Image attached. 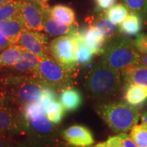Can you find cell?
<instances>
[{"instance_id":"1","label":"cell","mask_w":147,"mask_h":147,"mask_svg":"<svg viewBox=\"0 0 147 147\" xmlns=\"http://www.w3.org/2000/svg\"><path fill=\"white\" fill-rule=\"evenodd\" d=\"M100 63L115 70L122 71L129 67L137 65L140 55L131 38L117 36L110 40L103 53Z\"/></svg>"},{"instance_id":"2","label":"cell","mask_w":147,"mask_h":147,"mask_svg":"<svg viewBox=\"0 0 147 147\" xmlns=\"http://www.w3.org/2000/svg\"><path fill=\"white\" fill-rule=\"evenodd\" d=\"M97 111L107 125L115 133H125L138 122L140 114L136 106L123 102L101 104Z\"/></svg>"},{"instance_id":"3","label":"cell","mask_w":147,"mask_h":147,"mask_svg":"<svg viewBox=\"0 0 147 147\" xmlns=\"http://www.w3.org/2000/svg\"><path fill=\"white\" fill-rule=\"evenodd\" d=\"M121 85V71L99 63L93 66L87 80V89L96 99L113 96Z\"/></svg>"},{"instance_id":"4","label":"cell","mask_w":147,"mask_h":147,"mask_svg":"<svg viewBox=\"0 0 147 147\" xmlns=\"http://www.w3.org/2000/svg\"><path fill=\"white\" fill-rule=\"evenodd\" d=\"M33 75L42 84L55 91L71 87L72 83L73 71L49 55L40 58L39 65Z\"/></svg>"},{"instance_id":"5","label":"cell","mask_w":147,"mask_h":147,"mask_svg":"<svg viewBox=\"0 0 147 147\" xmlns=\"http://www.w3.org/2000/svg\"><path fill=\"white\" fill-rule=\"evenodd\" d=\"M10 87L8 98L15 105L22 106L39 102L44 85L34 76H12L5 80Z\"/></svg>"},{"instance_id":"6","label":"cell","mask_w":147,"mask_h":147,"mask_svg":"<svg viewBox=\"0 0 147 147\" xmlns=\"http://www.w3.org/2000/svg\"><path fill=\"white\" fill-rule=\"evenodd\" d=\"M19 118L22 129L29 137L37 140L46 146H56L61 133L57 127L51 123L47 116L41 115L29 121L24 120L20 116Z\"/></svg>"},{"instance_id":"7","label":"cell","mask_w":147,"mask_h":147,"mask_svg":"<svg viewBox=\"0 0 147 147\" xmlns=\"http://www.w3.org/2000/svg\"><path fill=\"white\" fill-rule=\"evenodd\" d=\"M51 56L59 63L74 71L78 65L76 45L72 34L61 36L55 39L49 47Z\"/></svg>"},{"instance_id":"8","label":"cell","mask_w":147,"mask_h":147,"mask_svg":"<svg viewBox=\"0 0 147 147\" xmlns=\"http://www.w3.org/2000/svg\"><path fill=\"white\" fill-rule=\"evenodd\" d=\"M14 104L5 95L0 97V134L12 135L23 132L19 113L14 108Z\"/></svg>"},{"instance_id":"9","label":"cell","mask_w":147,"mask_h":147,"mask_svg":"<svg viewBox=\"0 0 147 147\" xmlns=\"http://www.w3.org/2000/svg\"><path fill=\"white\" fill-rule=\"evenodd\" d=\"M49 9L47 3H40L34 0L23 1L21 16L27 29L36 32L44 30L45 14Z\"/></svg>"},{"instance_id":"10","label":"cell","mask_w":147,"mask_h":147,"mask_svg":"<svg viewBox=\"0 0 147 147\" xmlns=\"http://www.w3.org/2000/svg\"><path fill=\"white\" fill-rule=\"evenodd\" d=\"M16 45L21 46L25 51L43 57L47 54L48 38L45 34L32 30L24 31L20 36Z\"/></svg>"},{"instance_id":"11","label":"cell","mask_w":147,"mask_h":147,"mask_svg":"<svg viewBox=\"0 0 147 147\" xmlns=\"http://www.w3.org/2000/svg\"><path fill=\"white\" fill-rule=\"evenodd\" d=\"M61 136L67 144L75 147H88L94 143L92 132L82 125H74L61 133Z\"/></svg>"},{"instance_id":"12","label":"cell","mask_w":147,"mask_h":147,"mask_svg":"<svg viewBox=\"0 0 147 147\" xmlns=\"http://www.w3.org/2000/svg\"><path fill=\"white\" fill-rule=\"evenodd\" d=\"M27 27L21 14L10 19L0 22V33L8 38L12 45H16L18 38Z\"/></svg>"},{"instance_id":"13","label":"cell","mask_w":147,"mask_h":147,"mask_svg":"<svg viewBox=\"0 0 147 147\" xmlns=\"http://www.w3.org/2000/svg\"><path fill=\"white\" fill-rule=\"evenodd\" d=\"M85 45L89 48L93 55L103 54L106 40L97 29L93 25H90L87 29L79 31Z\"/></svg>"},{"instance_id":"14","label":"cell","mask_w":147,"mask_h":147,"mask_svg":"<svg viewBox=\"0 0 147 147\" xmlns=\"http://www.w3.org/2000/svg\"><path fill=\"white\" fill-rule=\"evenodd\" d=\"M59 102L64 110L67 112H74L82 105V96L78 89L69 87L61 91Z\"/></svg>"},{"instance_id":"15","label":"cell","mask_w":147,"mask_h":147,"mask_svg":"<svg viewBox=\"0 0 147 147\" xmlns=\"http://www.w3.org/2000/svg\"><path fill=\"white\" fill-rule=\"evenodd\" d=\"M127 84H136L147 87V67L137 65L131 66L121 71Z\"/></svg>"},{"instance_id":"16","label":"cell","mask_w":147,"mask_h":147,"mask_svg":"<svg viewBox=\"0 0 147 147\" xmlns=\"http://www.w3.org/2000/svg\"><path fill=\"white\" fill-rule=\"evenodd\" d=\"M40 62V58L33 53L24 51L16 65L12 67L19 72L29 73L34 74Z\"/></svg>"},{"instance_id":"17","label":"cell","mask_w":147,"mask_h":147,"mask_svg":"<svg viewBox=\"0 0 147 147\" xmlns=\"http://www.w3.org/2000/svg\"><path fill=\"white\" fill-rule=\"evenodd\" d=\"M44 30L47 34L52 36H61L71 34V32L77 30L76 27L73 25L67 26L65 24L60 23L53 19L50 15V9L45 14V22H44Z\"/></svg>"},{"instance_id":"18","label":"cell","mask_w":147,"mask_h":147,"mask_svg":"<svg viewBox=\"0 0 147 147\" xmlns=\"http://www.w3.org/2000/svg\"><path fill=\"white\" fill-rule=\"evenodd\" d=\"M100 34L104 37L106 41H110L118 36V28L117 25L106 17L105 14H101L93 20V25Z\"/></svg>"},{"instance_id":"19","label":"cell","mask_w":147,"mask_h":147,"mask_svg":"<svg viewBox=\"0 0 147 147\" xmlns=\"http://www.w3.org/2000/svg\"><path fill=\"white\" fill-rule=\"evenodd\" d=\"M125 99L127 103L133 106L142 104L147 100V87L136 84H127Z\"/></svg>"},{"instance_id":"20","label":"cell","mask_w":147,"mask_h":147,"mask_svg":"<svg viewBox=\"0 0 147 147\" xmlns=\"http://www.w3.org/2000/svg\"><path fill=\"white\" fill-rule=\"evenodd\" d=\"M76 45V55L78 63L80 65L86 66L91 63L93 53L85 45L80 32L78 30L71 32Z\"/></svg>"},{"instance_id":"21","label":"cell","mask_w":147,"mask_h":147,"mask_svg":"<svg viewBox=\"0 0 147 147\" xmlns=\"http://www.w3.org/2000/svg\"><path fill=\"white\" fill-rule=\"evenodd\" d=\"M142 27V17L138 14L129 12L119 25V31L128 36H134L140 32Z\"/></svg>"},{"instance_id":"22","label":"cell","mask_w":147,"mask_h":147,"mask_svg":"<svg viewBox=\"0 0 147 147\" xmlns=\"http://www.w3.org/2000/svg\"><path fill=\"white\" fill-rule=\"evenodd\" d=\"M50 15L53 19L67 26H71L75 21V13L69 7L57 5L50 9Z\"/></svg>"},{"instance_id":"23","label":"cell","mask_w":147,"mask_h":147,"mask_svg":"<svg viewBox=\"0 0 147 147\" xmlns=\"http://www.w3.org/2000/svg\"><path fill=\"white\" fill-rule=\"evenodd\" d=\"M24 51L23 48L18 45L10 46L0 55V67H13L18 62Z\"/></svg>"},{"instance_id":"24","label":"cell","mask_w":147,"mask_h":147,"mask_svg":"<svg viewBox=\"0 0 147 147\" xmlns=\"http://www.w3.org/2000/svg\"><path fill=\"white\" fill-rule=\"evenodd\" d=\"M23 1L10 0L0 5V22L10 19L21 14Z\"/></svg>"},{"instance_id":"25","label":"cell","mask_w":147,"mask_h":147,"mask_svg":"<svg viewBox=\"0 0 147 147\" xmlns=\"http://www.w3.org/2000/svg\"><path fill=\"white\" fill-rule=\"evenodd\" d=\"M45 113L49 121L53 124L59 123L64 116V108L57 100L48 103L45 106Z\"/></svg>"},{"instance_id":"26","label":"cell","mask_w":147,"mask_h":147,"mask_svg":"<svg viewBox=\"0 0 147 147\" xmlns=\"http://www.w3.org/2000/svg\"><path fill=\"white\" fill-rule=\"evenodd\" d=\"M18 113L21 119L29 121L38 116L44 115L45 113V108L40 102L29 103L22 106Z\"/></svg>"},{"instance_id":"27","label":"cell","mask_w":147,"mask_h":147,"mask_svg":"<svg viewBox=\"0 0 147 147\" xmlns=\"http://www.w3.org/2000/svg\"><path fill=\"white\" fill-rule=\"evenodd\" d=\"M129 11L121 3L114 4L105 12L106 17L115 25H120L129 14Z\"/></svg>"},{"instance_id":"28","label":"cell","mask_w":147,"mask_h":147,"mask_svg":"<svg viewBox=\"0 0 147 147\" xmlns=\"http://www.w3.org/2000/svg\"><path fill=\"white\" fill-rule=\"evenodd\" d=\"M129 136L138 147H147V125L142 123L134 125Z\"/></svg>"},{"instance_id":"29","label":"cell","mask_w":147,"mask_h":147,"mask_svg":"<svg viewBox=\"0 0 147 147\" xmlns=\"http://www.w3.org/2000/svg\"><path fill=\"white\" fill-rule=\"evenodd\" d=\"M123 3L129 12L137 14L144 18L146 9L147 0H123Z\"/></svg>"},{"instance_id":"30","label":"cell","mask_w":147,"mask_h":147,"mask_svg":"<svg viewBox=\"0 0 147 147\" xmlns=\"http://www.w3.org/2000/svg\"><path fill=\"white\" fill-rule=\"evenodd\" d=\"M123 134L121 133L115 136L110 137L104 142L97 144L94 147H123Z\"/></svg>"},{"instance_id":"31","label":"cell","mask_w":147,"mask_h":147,"mask_svg":"<svg viewBox=\"0 0 147 147\" xmlns=\"http://www.w3.org/2000/svg\"><path fill=\"white\" fill-rule=\"evenodd\" d=\"M134 44L138 53L142 55H147V34L141 33L138 35Z\"/></svg>"},{"instance_id":"32","label":"cell","mask_w":147,"mask_h":147,"mask_svg":"<svg viewBox=\"0 0 147 147\" xmlns=\"http://www.w3.org/2000/svg\"><path fill=\"white\" fill-rule=\"evenodd\" d=\"M55 91L51 88L44 86L42 90V95L39 102L41 103L44 107L47 105L48 103L52 101L57 100V95Z\"/></svg>"},{"instance_id":"33","label":"cell","mask_w":147,"mask_h":147,"mask_svg":"<svg viewBox=\"0 0 147 147\" xmlns=\"http://www.w3.org/2000/svg\"><path fill=\"white\" fill-rule=\"evenodd\" d=\"M16 147H47V146L30 137L18 142Z\"/></svg>"},{"instance_id":"34","label":"cell","mask_w":147,"mask_h":147,"mask_svg":"<svg viewBox=\"0 0 147 147\" xmlns=\"http://www.w3.org/2000/svg\"><path fill=\"white\" fill-rule=\"evenodd\" d=\"M117 0H95L97 6L102 10H107L113 6Z\"/></svg>"},{"instance_id":"35","label":"cell","mask_w":147,"mask_h":147,"mask_svg":"<svg viewBox=\"0 0 147 147\" xmlns=\"http://www.w3.org/2000/svg\"><path fill=\"white\" fill-rule=\"evenodd\" d=\"M12 143L10 136L0 134V147H12Z\"/></svg>"},{"instance_id":"36","label":"cell","mask_w":147,"mask_h":147,"mask_svg":"<svg viewBox=\"0 0 147 147\" xmlns=\"http://www.w3.org/2000/svg\"><path fill=\"white\" fill-rule=\"evenodd\" d=\"M12 45H13L10 40L0 33V51L5 50Z\"/></svg>"},{"instance_id":"37","label":"cell","mask_w":147,"mask_h":147,"mask_svg":"<svg viewBox=\"0 0 147 147\" xmlns=\"http://www.w3.org/2000/svg\"><path fill=\"white\" fill-rule=\"evenodd\" d=\"M123 147H138L134 142L129 136L125 133L123 134Z\"/></svg>"},{"instance_id":"38","label":"cell","mask_w":147,"mask_h":147,"mask_svg":"<svg viewBox=\"0 0 147 147\" xmlns=\"http://www.w3.org/2000/svg\"><path fill=\"white\" fill-rule=\"evenodd\" d=\"M138 65H140L147 67V55H141L139 63Z\"/></svg>"},{"instance_id":"39","label":"cell","mask_w":147,"mask_h":147,"mask_svg":"<svg viewBox=\"0 0 147 147\" xmlns=\"http://www.w3.org/2000/svg\"><path fill=\"white\" fill-rule=\"evenodd\" d=\"M141 120H142V123L147 125V111H145L141 115Z\"/></svg>"},{"instance_id":"40","label":"cell","mask_w":147,"mask_h":147,"mask_svg":"<svg viewBox=\"0 0 147 147\" xmlns=\"http://www.w3.org/2000/svg\"><path fill=\"white\" fill-rule=\"evenodd\" d=\"M35 1H37V2L40 3H44V4H46L48 1V0H34Z\"/></svg>"},{"instance_id":"41","label":"cell","mask_w":147,"mask_h":147,"mask_svg":"<svg viewBox=\"0 0 147 147\" xmlns=\"http://www.w3.org/2000/svg\"><path fill=\"white\" fill-rule=\"evenodd\" d=\"M144 19L145 22H146V23L147 24V5H146V12H145V14H144V18H143Z\"/></svg>"},{"instance_id":"42","label":"cell","mask_w":147,"mask_h":147,"mask_svg":"<svg viewBox=\"0 0 147 147\" xmlns=\"http://www.w3.org/2000/svg\"><path fill=\"white\" fill-rule=\"evenodd\" d=\"M8 1H10V0H0V5L3 4V3L8 2Z\"/></svg>"},{"instance_id":"43","label":"cell","mask_w":147,"mask_h":147,"mask_svg":"<svg viewBox=\"0 0 147 147\" xmlns=\"http://www.w3.org/2000/svg\"><path fill=\"white\" fill-rule=\"evenodd\" d=\"M1 95H0V97H1Z\"/></svg>"},{"instance_id":"44","label":"cell","mask_w":147,"mask_h":147,"mask_svg":"<svg viewBox=\"0 0 147 147\" xmlns=\"http://www.w3.org/2000/svg\"><path fill=\"white\" fill-rule=\"evenodd\" d=\"M19 1H21V0H19Z\"/></svg>"},{"instance_id":"45","label":"cell","mask_w":147,"mask_h":147,"mask_svg":"<svg viewBox=\"0 0 147 147\" xmlns=\"http://www.w3.org/2000/svg\"><path fill=\"white\" fill-rule=\"evenodd\" d=\"M27 1H28V0H27ZM31 1H32V0H31Z\"/></svg>"}]
</instances>
